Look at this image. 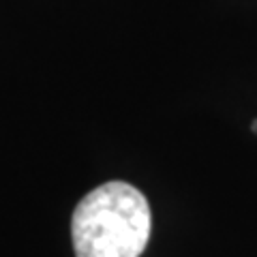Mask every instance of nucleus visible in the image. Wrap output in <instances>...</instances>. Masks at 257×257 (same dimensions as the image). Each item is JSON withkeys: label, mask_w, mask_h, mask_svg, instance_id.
<instances>
[{"label": "nucleus", "mask_w": 257, "mask_h": 257, "mask_svg": "<svg viewBox=\"0 0 257 257\" xmlns=\"http://www.w3.org/2000/svg\"><path fill=\"white\" fill-rule=\"evenodd\" d=\"M251 128H253V131H255V133H257V120H255V122H253V124H251Z\"/></svg>", "instance_id": "obj_2"}, {"label": "nucleus", "mask_w": 257, "mask_h": 257, "mask_svg": "<svg viewBox=\"0 0 257 257\" xmlns=\"http://www.w3.org/2000/svg\"><path fill=\"white\" fill-rule=\"evenodd\" d=\"M150 206L140 189L111 180L92 189L71 219L75 257H140L150 240Z\"/></svg>", "instance_id": "obj_1"}]
</instances>
